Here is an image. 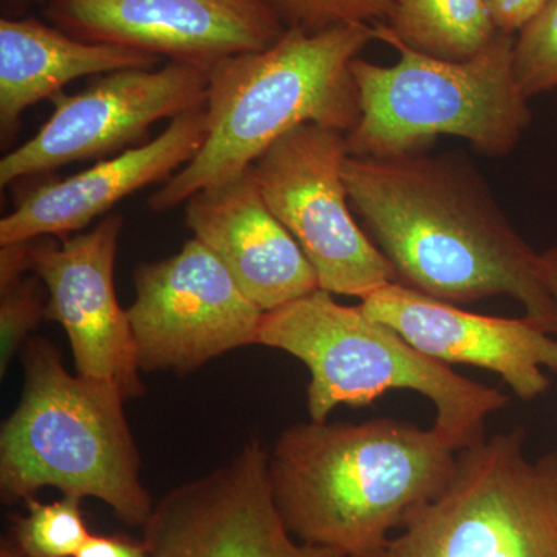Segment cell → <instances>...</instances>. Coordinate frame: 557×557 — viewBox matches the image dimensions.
Returning a JSON list of instances; mask_svg holds the SVG:
<instances>
[{"instance_id":"484cf974","label":"cell","mask_w":557,"mask_h":557,"mask_svg":"<svg viewBox=\"0 0 557 557\" xmlns=\"http://www.w3.org/2000/svg\"><path fill=\"white\" fill-rule=\"evenodd\" d=\"M51 0H2L3 10H22L27 7L35 5V3H49Z\"/></svg>"},{"instance_id":"603a6c76","label":"cell","mask_w":557,"mask_h":557,"mask_svg":"<svg viewBox=\"0 0 557 557\" xmlns=\"http://www.w3.org/2000/svg\"><path fill=\"white\" fill-rule=\"evenodd\" d=\"M498 32L515 35L545 5L547 0H485Z\"/></svg>"},{"instance_id":"e0dca14e","label":"cell","mask_w":557,"mask_h":557,"mask_svg":"<svg viewBox=\"0 0 557 557\" xmlns=\"http://www.w3.org/2000/svg\"><path fill=\"white\" fill-rule=\"evenodd\" d=\"M161 58L129 47L87 42L35 17L0 20V134L14 138L22 113L70 81L121 69L156 67Z\"/></svg>"},{"instance_id":"5b68a950","label":"cell","mask_w":557,"mask_h":557,"mask_svg":"<svg viewBox=\"0 0 557 557\" xmlns=\"http://www.w3.org/2000/svg\"><path fill=\"white\" fill-rule=\"evenodd\" d=\"M256 346L287 351L307 366L311 421H327L341 405L361 408L387 392L412 391L431 399L432 428L461 450L482 442L487 417L509 403L498 388L426 357L361 307L343 306L322 288L263 313Z\"/></svg>"},{"instance_id":"6da1fadb","label":"cell","mask_w":557,"mask_h":557,"mask_svg":"<svg viewBox=\"0 0 557 557\" xmlns=\"http://www.w3.org/2000/svg\"><path fill=\"white\" fill-rule=\"evenodd\" d=\"M344 180L362 228L398 284L465 306L508 296L557 336V299L531 248L471 164L453 156L347 157Z\"/></svg>"},{"instance_id":"52a82bcc","label":"cell","mask_w":557,"mask_h":557,"mask_svg":"<svg viewBox=\"0 0 557 557\" xmlns=\"http://www.w3.org/2000/svg\"><path fill=\"white\" fill-rule=\"evenodd\" d=\"M522 426L458 450L448 485L380 557H557V450L530 458Z\"/></svg>"},{"instance_id":"d4e9b609","label":"cell","mask_w":557,"mask_h":557,"mask_svg":"<svg viewBox=\"0 0 557 557\" xmlns=\"http://www.w3.org/2000/svg\"><path fill=\"white\" fill-rule=\"evenodd\" d=\"M539 273L549 293L557 299V244L539 252Z\"/></svg>"},{"instance_id":"3957f363","label":"cell","mask_w":557,"mask_h":557,"mask_svg":"<svg viewBox=\"0 0 557 557\" xmlns=\"http://www.w3.org/2000/svg\"><path fill=\"white\" fill-rule=\"evenodd\" d=\"M375 39L370 24L318 33L287 28L269 49L212 64L203 145L150 197V209L170 211L244 174L273 143L304 124L348 134L361 116L351 64Z\"/></svg>"},{"instance_id":"ffe728a7","label":"cell","mask_w":557,"mask_h":557,"mask_svg":"<svg viewBox=\"0 0 557 557\" xmlns=\"http://www.w3.org/2000/svg\"><path fill=\"white\" fill-rule=\"evenodd\" d=\"M512 70L527 100L557 87V0H547L515 36Z\"/></svg>"},{"instance_id":"44dd1931","label":"cell","mask_w":557,"mask_h":557,"mask_svg":"<svg viewBox=\"0 0 557 557\" xmlns=\"http://www.w3.org/2000/svg\"><path fill=\"white\" fill-rule=\"evenodd\" d=\"M46 285L35 273L0 284V375H5L33 330L46 319Z\"/></svg>"},{"instance_id":"277c9868","label":"cell","mask_w":557,"mask_h":557,"mask_svg":"<svg viewBox=\"0 0 557 557\" xmlns=\"http://www.w3.org/2000/svg\"><path fill=\"white\" fill-rule=\"evenodd\" d=\"M20 405L0 431V496L16 505L42 487L94 497L121 522L143 528L153 504L143 485L141 457L116 388L72 375L60 348L32 336L22 350Z\"/></svg>"},{"instance_id":"7c38bea8","label":"cell","mask_w":557,"mask_h":557,"mask_svg":"<svg viewBox=\"0 0 557 557\" xmlns=\"http://www.w3.org/2000/svg\"><path fill=\"white\" fill-rule=\"evenodd\" d=\"M123 218L106 215L89 233L28 240V271L49 293L46 319L67 333L76 375L116 388L123 398L145 394L127 311L113 273Z\"/></svg>"},{"instance_id":"2e32d148","label":"cell","mask_w":557,"mask_h":557,"mask_svg":"<svg viewBox=\"0 0 557 557\" xmlns=\"http://www.w3.org/2000/svg\"><path fill=\"white\" fill-rule=\"evenodd\" d=\"M205 135V108L190 110L171 120L152 141L72 177L40 183L22 194L13 211L0 220V245L67 237L86 228L137 190L170 180L199 152Z\"/></svg>"},{"instance_id":"4316f807","label":"cell","mask_w":557,"mask_h":557,"mask_svg":"<svg viewBox=\"0 0 557 557\" xmlns=\"http://www.w3.org/2000/svg\"><path fill=\"white\" fill-rule=\"evenodd\" d=\"M0 557H24L17 552L16 547L11 544V541H2L0 545Z\"/></svg>"},{"instance_id":"30bf717a","label":"cell","mask_w":557,"mask_h":557,"mask_svg":"<svg viewBox=\"0 0 557 557\" xmlns=\"http://www.w3.org/2000/svg\"><path fill=\"white\" fill-rule=\"evenodd\" d=\"M207 95V70L182 62L115 70L81 94L60 91L38 134L0 161V185L134 145L157 121L205 108Z\"/></svg>"},{"instance_id":"9a60e30c","label":"cell","mask_w":557,"mask_h":557,"mask_svg":"<svg viewBox=\"0 0 557 557\" xmlns=\"http://www.w3.org/2000/svg\"><path fill=\"white\" fill-rule=\"evenodd\" d=\"M186 223L263 313L319 288L309 258L273 214L249 170L190 197Z\"/></svg>"},{"instance_id":"4fadbf2b","label":"cell","mask_w":557,"mask_h":557,"mask_svg":"<svg viewBox=\"0 0 557 557\" xmlns=\"http://www.w3.org/2000/svg\"><path fill=\"white\" fill-rule=\"evenodd\" d=\"M46 17L87 42L129 47L203 70L269 49L287 30L265 0H51Z\"/></svg>"},{"instance_id":"8992f818","label":"cell","mask_w":557,"mask_h":557,"mask_svg":"<svg viewBox=\"0 0 557 557\" xmlns=\"http://www.w3.org/2000/svg\"><path fill=\"white\" fill-rule=\"evenodd\" d=\"M373 27L399 58L394 65L351 64L361 116L346 134L348 156L424 152L438 137L467 139L490 157L516 149L531 113L512 70L515 35L498 32L474 57L450 61L406 46L384 22Z\"/></svg>"},{"instance_id":"9c48e42d","label":"cell","mask_w":557,"mask_h":557,"mask_svg":"<svg viewBox=\"0 0 557 557\" xmlns=\"http://www.w3.org/2000/svg\"><path fill=\"white\" fill-rule=\"evenodd\" d=\"M137 298L126 309L139 372H194L211 359L256 344L263 311L199 239L177 255L141 263Z\"/></svg>"},{"instance_id":"cb8c5ba5","label":"cell","mask_w":557,"mask_h":557,"mask_svg":"<svg viewBox=\"0 0 557 557\" xmlns=\"http://www.w3.org/2000/svg\"><path fill=\"white\" fill-rule=\"evenodd\" d=\"M76 557H149V553L143 541H135L124 534H91Z\"/></svg>"},{"instance_id":"7402d4cb","label":"cell","mask_w":557,"mask_h":557,"mask_svg":"<svg viewBox=\"0 0 557 557\" xmlns=\"http://www.w3.org/2000/svg\"><path fill=\"white\" fill-rule=\"evenodd\" d=\"M287 28L309 33L335 25L370 24L391 20L395 0H265Z\"/></svg>"},{"instance_id":"ac0fdd59","label":"cell","mask_w":557,"mask_h":557,"mask_svg":"<svg viewBox=\"0 0 557 557\" xmlns=\"http://www.w3.org/2000/svg\"><path fill=\"white\" fill-rule=\"evenodd\" d=\"M386 25L406 46L450 61L469 60L498 33L485 0H395Z\"/></svg>"},{"instance_id":"5bb4252c","label":"cell","mask_w":557,"mask_h":557,"mask_svg":"<svg viewBox=\"0 0 557 557\" xmlns=\"http://www.w3.org/2000/svg\"><path fill=\"white\" fill-rule=\"evenodd\" d=\"M359 307L435 361L496 373L520 401L544 397L552 387L547 372L557 373V336L527 318L471 313L398 282Z\"/></svg>"},{"instance_id":"8fae6325","label":"cell","mask_w":557,"mask_h":557,"mask_svg":"<svg viewBox=\"0 0 557 557\" xmlns=\"http://www.w3.org/2000/svg\"><path fill=\"white\" fill-rule=\"evenodd\" d=\"M258 438L230 463L172 487L143 525L149 557H346L298 541L278 516Z\"/></svg>"},{"instance_id":"ba28073f","label":"cell","mask_w":557,"mask_h":557,"mask_svg":"<svg viewBox=\"0 0 557 557\" xmlns=\"http://www.w3.org/2000/svg\"><path fill=\"white\" fill-rule=\"evenodd\" d=\"M346 134L304 124L270 146L249 171L332 295L366 298L397 282L394 267L355 220L344 163Z\"/></svg>"},{"instance_id":"d6986e66","label":"cell","mask_w":557,"mask_h":557,"mask_svg":"<svg viewBox=\"0 0 557 557\" xmlns=\"http://www.w3.org/2000/svg\"><path fill=\"white\" fill-rule=\"evenodd\" d=\"M81 502L69 496L51 504L25 502L27 515L11 518V544L24 557H76L91 536Z\"/></svg>"},{"instance_id":"7a4b0ae2","label":"cell","mask_w":557,"mask_h":557,"mask_svg":"<svg viewBox=\"0 0 557 557\" xmlns=\"http://www.w3.org/2000/svg\"><path fill=\"white\" fill-rule=\"evenodd\" d=\"M457 457L434 428L397 418L310 420L274 443L271 491L298 541L346 557H380L410 512L445 490Z\"/></svg>"}]
</instances>
